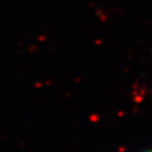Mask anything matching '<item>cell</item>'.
<instances>
[{
	"label": "cell",
	"instance_id": "cell-1",
	"mask_svg": "<svg viewBox=\"0 0 152 152\" xmlns=\"http://www.w3.org/2000/svg\"><path fill=\"white\" fill-rule=\"evenodd\" d=\"M145 152H152V150H148V151H145Z\"/></svg>",
	"mask_w": 152,
	"mask_h": 152
}]
</instances>
